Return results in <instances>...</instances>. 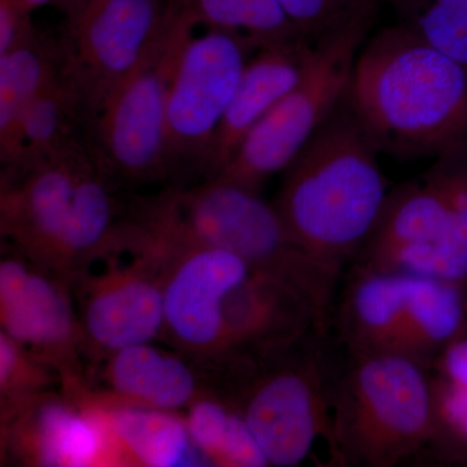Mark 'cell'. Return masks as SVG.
<instances>
[{
  "label": "cell",
  "mask_w": 467,
  "mask_h": 467,
  "mask_svg": "<svg viewBox=\"0 0 467 467\" xmlns=\"http://www.w3.org/2000/svg\"><path fill=\"white\" fill-rule=\"evenodd\" d=\"M347 100L380 153L439 159L467 147V67L396 24L362 43Z\"/></svg>",
  "instance_id": "cell-1"
},
{
  "label": "cell",
  "mask_w": 467,
  "mask_h": 467,
  "mask_svg": "<svg viewBox=\"0 0 467 467\" xmlns=\"http://www.w3.org/2000/svg\"><path fill=\"white\" fill-rule=\"evenodd\" d=\"M379 155L346 95L282 173L273 204L292 241L337 272L358 259L389 198Z\"/></svg>",
  "instance_id": "cell-2"
},
{
  "label": "cell",
  "mask_w": 467,
  "mask_h": 467,
  "mask_svg": "<svg viewBox=\"0 0 467 467\" xmlns=\"http://www.w3.org/2000/svg\"><path fill=\"white\" fill-rule=\"evenodd\" d=\"M135 216L153 232L177 241L232 252L254 272L282 276L333 315L342 273L301 250L275 204L259 192L211 178L196 186L171 187L143 202Z\"/></svg>",
  "instance_id": "cell-3"
},
{
  "label": "cell",
  "mask_w": 467,
  "mask_h": 467,
  "mask_svg": "<svg viewBox=\"0 0 467 467\" xmlns=\"http://www.w3.org/2000/svg\"><path fill=\"white\" fill-rule=\"evenodd\" d=\"M430 368L396 353L350 355L335 376L334 462L393 467L435 444L434 382Z\"/></svg>",
  "instance_id": "cell-4"
},
{
  "label": "cell",
  "mask_w": 467,
  "mask_h": 467,
  "mask_svg": "<svg viewBox=\"0 0 467 467\" xmlns=\"http://www.w3.org/2000/svg\"><path fill=\"white\" fill-rule=\"evenodd\" d=\"M196 27L180 2L171 0L149 50L92 124V150L113 180L150 183L173 173L167 137L168 97Z\"/></svg>",
  "instance_id": "cell-5"
},
{
  "label": "cell",
  "mask_w": 467,
  "mask_h": 467,
  "mask_svg": "<svg viewBox=\"0 0 467 467\" xmlns=\"http://www.w3.org/2000/svg\"><path fill=\"white\" fill-rule=\"evenodd\" d=\"M378 12H365L309 43L297 84L261 119L214 178L260 192L273 175L284 173L342 103L356 57Z\"/></svg>",
  "instance_id": "cell-6"
},
{
  "label": "cell",
  "mask_w": 467,
  "mask_h": 467,
  "mask_svg": "<svg viewBox=\"0 0 467 467\" xmlns=\"http://www.w3.org/2000/svg\"><path fill=\"white\" fill-rule=\"evenodd\" d=\"M326 337L327 333L315 334L257 365L234 396L269 466H299L318 438L333 444L337 374L326 356Z\"/></svg>",
  "instance_id": "cell-7"
},
{
  "label": "cell",
  "mask_w": 467,
  "mask_h": 467,
  "mask_svg": "<svg viewBox=\"0 0 467 467\" xmlns=\"http://www.w3.org/2000/svg\"><path fill=\"white\" fill-rule=\"evenodd\" d=\"M95 161L90 140H79L32 165L2 171L0 232L15 251L63 275L84 230Z\"/></svg>",
  "instance_id": "cell-8"
},
{
  "label": "cell",
  "mask_w": 467,
  "mask_h": 467,
  "mask_svg": "<svg viewBox=\"0 0 467 467\" xmlns=\"http://www.w3.org/2000/svg\"><path fill=\"white\" fill-rule=\"evenodd\" d=\"M171 0H88L57 42L61 78L90 130L107 101L149 50Z\"/></svg>",
  "instance_id": "cell-9"
},
{
  "label": "cell",
  "mask_w": 467,
  "mask_h": 467,
  "mask_svg": "<svg viewBox=\"0 0 467 467\" xmlns=\"http://www.w3.org/2000/svg\"><path fill=\"white\" fill-rule=\"evenodd\" d=\"M130 260L122 252L101 260L73 284L85 358L99 365L117 350L164 335V248L138 232ZM100 263V261H99Z\"/></svg>",
  "instance_id": "cell-10"
},
{
  "label": "cell",
  "mask_w": 467,
  "mask_h": 467,
  "mask_svg": "<svg viewBox=\"0 0 467 467\" xmlns=\"http://www.w3.org/2000/svg\"><path fill=\"white\" fill-rule=\"evenodd\" d=\"M142 229L164 248L167 256L162 337L208 370L227 364L225 304L250 275L251 266L232 252Z\"/></svg>",
  "instance_id": "cell-11"
},
{
  "label": "cell",
  "mask_w": 467,
  "mask_h": 467,
  "mask_svg": "<svg viewBox=\"0 0 467 467\" xmlns=\"http://www.w3.org/2000/svg\"><path fill=\"white\" fill-rule=\"evenodd\" d=\"M254 48L242 36L213 29L193 34L187 42L168 97L167 137L174 171L195 165L204 174L214 137Z\"/></svg>",
  "instance_id": "cell-12"
},
{
  "label": "cell",
  "mask_w": 467,
  "mask_h": 467,
  "mask_svg": "<svg viewBox=\"0 0 467 467\" xmlns=\"http://www.w3.org/2000/svg\"><path fill=\"white\" fill-rule=\"evenodd\" d=\"M417 244L467 261V147L441 156L429 173L389 193L353 265L378 269L396 252Z\"/></svg>",
  "instance_id": "cell-13"
},
{
  "label": "cell",
  "mask_w": 467,
  "mask_h": 467,
  "mask_svg": "<svg viewBox=\"0 0 467 467\" xmlns=\"http://www.w3.org/2000/svg\"><path fill=\"white\" fill-rule=\"evenodd\" d=\"M0 331L57 368L61 380L86 378L73 285L15 250L0 261Z\"/></svg>",
  "instance_id": "cell-14"
},
{
  "label": "cell",
  "mask_w": 467,
  "mask_h": 467,
  "mask_svg": "<svg viewBox=\"0 0 467 467\" xmlns=\"http://www.w3.org/2000/svg\"><path fill=\"white\" fill-rule=\"evenodd\" d=\"M2 462L33 467H113L106 427L79 392L0 402Z\"/></svg>",
  "instance_id": "cell-15"
},
{
  "label": "cell",
  "mask_w": 467,
  "mask_h": 467,
  "mask_svg": "<svg viewBox=\"0 0 467 467\" xmlns=\"http://www.w3.org/2000/svg\"><path fill=\"white\" fill-rule=\"evenodd\" d=\"M331 317L296 285L254 272L229 295L225 327L229 362L257 367L328 333Z\"/></svg>",
  "instance_id": "cell-16"
},
{
  "label": "cell",
  "mask_w": 467,
  "mask_h": 467,
  "mask_svg": "<svg viewBox=\"0 0 467 467\" xmlns=\"http://www.w3.org/2000/svg\"><path fill=\"white\" fill-rule=\"evenodd\" d=\"M82 392L106 427L116 467L207 466L193 447L180 411L144 407L117 399L88 383ZM209 466V465H208Z\"/></svg>",
  "instance_id": "cell-17"
},
{
  "label": "cell",
  "mask_w": 467,
  "mask_h": 467,
  "mask_svg": "<svg viewBox=\"0 0 467 467\" xmlns=\"http://www.w3.org/2000/svg\"><path fill=\"white\" fill-rule=\"evenodd\" d=\"M309 43H273L248 58L205 164V180L216 177L247 135L299 81Z\"/></svg>",
  "instance_id": "cell-18"
},
{
  "label": "cell",
  "mask_w": 467,
  "mask_h": 467,
  "mask_svg": "<svg viewBox=\"0 0 467 467\" xmlns=\"http://www.w3.org/2000/svg\"><path fill=\"white\" fill-rule=\"evenodd\" d=\"M184 358L152 343L117 350L100 362L103 391L144 407L181 411L199 396L213 392L201 374L202 365Z\"/></svg>",
  "instance_id": "cell-19"
},
{
  "label": "cell",
  "mask_w": 467,
  "mask_h": 467,
  "mask_svg": "<svg viewBox=\"0 0 467 467\" xmlns=\"http://www.w3.org/2000/svg\"><path fill=\"white\" fill-rule=\"evenodd\" d=\"M337 306V327L350 355L392 353L407 309L409 275L353 266Z\"/></svg>",
  "instance_id": "cell-20"
},
{
  "label": "cell",
  "mask_w": 467,
  "mask_h": 467,
  "mask_svg": "<svg viewBox=\"0 0 467 467\" xmlns=\"http://www.w3.org/2000/svg\"><path fill=\"white\" fill-rule=\"evenodd\" d=\"M463 285L409 275L407 309L393 352L431 368L445 347L465 334Z\"/></svg>",
  "instance_id": "cell-21"
},
{
  "label": "cell",
  "mask_w": 467,
  "mask_h": 467,
  "mask_svg": "<svg viewBox=\"0 0 467 467\" xmlns=\"http://www.w3.org/2000/svg\"><path fill=\"white\" fill-rule=\"evenodd\" d=\"M57 42H48L36 27L15 47L0 55V161L14 149L26 110L57 75Z\"/></svg>",
  "instance_id": "cell-22"
},
{
  "label": "cell",
  "mask_w": 467,
  "mask_h": 467,
  "mask_svg": "<svg viewBox=\"0 0 467 467\" xmlns=\"http://www.w3.org/2000/svg\"><path fill=\"white\" fill-rule=\"evenodd\" d=\"M82 125L88 128L81 103L57 72L26 110L3 171L27 167L84 140Z\"/></svg>",
  "instance_id": "cell-23"
},
{
  "label": "cell",
  "mask_w": 467,
  "mask_h": 467,
  "mask_svg": "<svg viewBox=\"0 0 467 467\" xmlns=\"http://www.w3.org/2000/svg\"><path fill=\"white\" fill-rule=\"evenodd\" d=\"M187 430L209 466H269L241 410L214 392L199 396L186 409Z\"/></svg>",
  "instance_id": "cell-24"
},
{
  "label": "cell",
  "mask_w": 467,
  "mask_h": 467,
  "mask_svg": "<svg viewBox=\"0 0 467 467\" xmlns=\"http://www.w3.org/2000/svg\"><path fill=\"white\" fill-rule=\"evenodd\" d=\"M198 26L242 36L254 48L301 39L281 0H178Z\"/></svg>",
  "instance_id": "cell-25"
},
{
  "label": "cell",
  "mask_w": 467,
  "mask_h": 467,
  "mask_svg": "<svg viewBox=\"0 0 467 467\" xmlns=\"http://www.w3.org/2000/svg\"><path fill=\"white\" fill-rule=\"evenodd\" d=\"M396 26L467 67V0H380Z\"/></svg>",
  "instance_id": "cell-26"
},
{
  "label": "cell",
  "mask_w": 467,
  "mask_h": 467,
  "mask_svg": "<svg viewBox=\"0 0 467 467\" xmlns=\"http://www.w3.org/2000/svg\"><path fill=\"white\" fill-rule=\"evenodd\" d=\"M61 387L57 368L0 331V402L21 400Z\"/></svg>",
  "instance_id": "cell-27"
},
{
  "label": "cell",
  "mask_w": 467,
  "mask_h": 467,
  "mask_svg": "<svg viewBox=\"0 0 467 467\" xmlns=\"http://www.w3.org/2000/svg\"><path fill=\"white\" fill-rule=\"evenodd\" d=\"M304 42L313 43L353 18L382 7L380 0H281Z\"/></svg>",
  "instance_id": "cell-28"
},
{
  "label": "cell",
  "mask_w": 467,
  "mask_h": 467,
  "mask_svg": "<svg viewBox=\"0 0 467 467\" xmlns=\"http://www.w3.org/2000/svg\"><path fill=\"white\" fill-rule=\"evenodd\" d=\"M432 376V374H431ZM435 396V445L444 441L467 445V386L444 382L432 376Z\"/></svg>",
  "instance_id": "cell-29"
},
{
  "label": "cell",
  "mask_w": 467,
  "mask_h": 467,
  "mask_svg": "<svg viewBox=\"0 0 467 467\" xmlns=\"http://www.w3.org/2000/svg\"><path fill=\"white\" fill-rule=\"evenodd\" d=\"M33 12L24 0H0V55L32 32Z\"/></svg>",
  "instance_id": "cell-30"
},
{
  "label": "cell",
  "mask_w": 467,
  "mask_h": 467,
  "mask_svg": "<svg viewBox=\"0 0 467 467\" xmlns=\"http://www.w3.org/2000/svg\"><path fill=\"white\" fill-rule=\"evenodd\" d=\"M32 11L39 8L50 7L57 9L66 20L75 17L82 8L88 5V0H24Z\"/></svg>",
  "instance_id": "cell-31"
}]
</instances>
